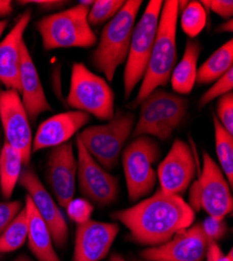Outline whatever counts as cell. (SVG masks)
<instances>
[{
  "label": "cell",
  "instance_id": "cell-43",
  "mask_svg": "<svg viewBox=\"0 0 233 261\" xmlns=\"http://www.w3.org/2000/svg\"><path fill=\"white\" fill-rule=\"evenodd\" d=\"M137 261H143V260H137Z\"/></svg>",
  "mask_w": 233,
  "mask_h": 261
},
{
  "label": "cell",
  "instance_id": "cell-33",
  "mask_svg": "<svg viewBox=\"0 0 233 261\" xmlns=\"http://www.w3.org/2000/svg\"><path fill=\"white\" fill-rule=\"evenodd\" d=\"M23 204L20 201L0 202V236L9 227L16 215L23 208Z\"/></svg>",
  "mask_w": 233,
  "mask_h": 261
},
{
  "label": "cell",
  "instance_id": "cell-32",
  "mask_svg": "<svg viewBox=\"0 0 233 261\" xmlns=\"http://www.w3.org/2000/svg\"><path fill=\"white\" fill-rule=\"evenodd\" d=\"M202 228L209 241L219 243L228 232V225L224 219H216V217L208 216L202 223Z\"/></svg>",
  "mask_w": 233,
  "mask_h": 261
},
{
  "label": "cell",
  "instance_id": "cell-40",
  "mask_svg": "<svg viewBox=\"0 0 233 261\" xmlns=\"http://www.w3.org/2000/svg\"><path fill=\"white\" fill-rule=\"evenodd\" d=\"M8 27V21L7 20H0V38H2L4 32L6 31Z\"/></svg>",
  "mask_w": 233,
  "mask_h": 261
},
{
  "label": "cell",
  "instance_id": "cell-34",
  "mask_svg": "<svg viewBox=\"0 0 233 261\" xmlns=\"http://www.w3.org/2000/svg\"><path fill=\"white\" fill-rule=\"evenodd\" d=\"M202 6L221 16L224 19H231L233 15V2L231 0H213V2H202Z\"/></svg>",
  "mask_w": 233,
  "mask_h": 261
},
{
  "label": "cell",
  "instance_id": "cell-6",
  "mask_svg": "<svg viewBox=\"0 0 233 261\" xmlns=\"http://www.w3.org/2000/svg\"><path fill=\"white\" fill-rule=\"evenodd\" d=\"M136 123L131 112L118 111L105 124L85 127L77 135L85 149L106 170L113 169Z\"/></svg>",
  "mask_w": 233,
  "mask_h": 261
},
{
  "label": "cell",
  "instance_id": "cell-26",
  "mask_svg": "<svg viewBox=\"0 0 233 261\" xmlns=\"http://www.w3.org/2000/svg\"><path fill=\"white\" fill-rule=\"evenodd\" d=\"M215 126L216 153L225 178L231 189L233 187V135L229 134L220 123L216 115H213Z\"/></svg>",
  "mask_w": 233,
  "mask_h": 261
},
{
  "label": "cell",
  "instance_id": "cell-10",
  "mask_svg": "<svg viewBox=\"0 0 233 261\" xmlns=\"http://www.w3.org/2000/svg\"><path fill=\"white\" fill-rule=\"evenodd\" d=\"M75 143L77 150L76 180L81 193L85 199L97 206L112 205L119 194L118 179L89 155L77 136Z\"/></svg>",
  "mask_w": 233,
  "mask_h": 261
},
{
  "label": "cell",
  "instance_id": "cell-21",
  "mask_svg": "<svg viewBox=\"0 0 233 261\" xmlns=\"http://www.w3.org/2000/svg\"><path fill=\"white\" fill-rule=\"evenodd\" d=\"M24 205L29 215V249L38 261H62L55 250L50 232L29 194L25 195Z\"/></svg>",
  "mask_w": 233,
  "mask_h": 261
},
{
  "label": "cell",
  "instance_id": "cell-24",
  "mask_svg": "<svg viewBox=\"0 0 233 261\" xmlns=\"http://www.w3.org/2000/svg\"><path fill=\"white\" fill-rule=\"evenodd\" d=\"M233 65V40L230 39L211 55L198 68L196 83H214L223 76Z\"/></svg>",
  "mask_w": 233,
  "mask_h": 261
},
{
  "label": "cell",
  "instance_id": "cell-30",
  "mask_svg": "<svg viewBox=\"0 0 233 261\" xmlns=\"http://www.w3.org/2000/svg\"><path fill=\"white\" fill-rule=\"evenodd\" d=\"M94 211L93 205L86 199H73L67 206L66 212L69 220L76 225H81L91 220Z\"/></svg>",
  "mask_w": 233,
  "mask_h": 261
},
{
  "label": "cell",
  "instance_id": "cell-4",
  "mask_svg": "<svg viewBox=\"0 0 233 261\" xmlns=\"http://www.w3.org/2000/svg\"><path fill=\"white\" fill-rule=\"evenodd\" d=\"M90 8L79 4L40 19L36 29L44 49L90 48L96 45L97 37L88 22Z\"/></svg>",
  "mask_w": 233,
  "mask_h": 261
},
{
  "label": "cell",
  "instance_id": "cell-22",
  "mask_svg": "<svg viewBox=\"0 0 233 261\" xmlns=\"http://www.w3.org/2000/svg\"><path fill=\"white\" fill-rule=\"evenodd\" d=\"M201 50L202 46L198 41L187 40L183 57L176 64L169 79L176 94L187 95L193 91L197 81L198 61Z\"/></svg>",
  "mask_w": 233,
  "mask_h": 261
},
{
  "label": "cell",
  "instance_id": "cell-41",
  "mask_svg": "<svg viewBox=\"0 0 233 261\" xmlns=\"http://www.w3.org/2000/svg\"><path fill=\"white\" fill-rule=\"evenodd\" d=\"M14 261H33L29 256L24 255V254H21L18 257H16V259Z\"/></svg>",
  "mask_w": 233,
  "mask_h": 261
},
{
  "label": "cell",
  "instance_id": "cell-15",
  "mask_svg": "<svg viewBox=\"0 0 233 261\" xmlns=\"http://www.w3.org/2000/svg\"><path fill=\"white\" fill-rule=\"evenodd\" d=\"M200 203L208 216L226 219L233 210L231 187L217 162L209 154L203 155V168L198 179Z\"/></svg>",
  "mask_w": 233,
  "mask_h": 261
},
{
  "label": "cell",
  "instance_id": "cell-16",
  "mask_svg": "<svg viewBox=\"0 0 233 261\" xmlns=\"http://www.w3.org/2000/svg\"><path fill=\"white\" fill-rule=\"evenodd\" d=\"M76 173L77 159L72 142L68 141L53 147L47 160L46 176L54 197L61 207L66 208L74 199Z\"/></svg>",
  "mask_w": 233,
  "mask_h": 261
},
{
  "label": "cell",
  "instance_id": "cell-42",
  "mask_svg": "<svg viewBox=\"0 0 233 261\" xmlns=\"http://www.w3.org/2000/svg\"><path fill=\"white\" fill-rule=\"evenodd\" d=\"M2 259H3V255H2V254H0V261H2Z\"/></svg>",
  "mask_w": 233,
  "mask_h": 261
},
{
  "label": "cell",
  "instance_id": "cell-13",
  "mask_svg": "<svg viewBox=\"0 0 233 261\" xmlns=\"http://www.w3.org/2000/svg\"><path fill=\"white\" fill-rule=\"evenodd\" d=\"M18 184L27 190L33 200L39 215L50 232L54 245L60 249L64 248L69 237L66 219L53 195L40 181L37 172L33 168L25 166L21 171Z\"/></svg>",
  "mask_w": 233,
  "mask_h": 261
},
{
  "label": "cell",
  "instance_id": "cell-20",
  "mask_svg": "<svg viewBox=\"0 0 233 261\" xmlns=\"http://www.w3.org/2000/svg\"><path fill=\"white\" fill-rule=\"evenodd\" d=\"M20 96L32 121H36L42 113L53 111L24 41L20 47Z\"/></svg>",
  "mask_w": 233,
  "mask_h": 261
},
{
  "label": "cell",
  "instance_id": "cell-3",
  "mask_svg": "<svg viewBox=\"0 0 233 261\" xmlns=\"http://www.w3.org/2000/svg\"><path fill=\"white\" fill-rule=\"evenodd\" d=\"M141 0H129L107 22L101 31L98 44L92 54L93 66L109 82H112L117 68L128 57L132 34Z\"/></svg>",
  "mask_w": 233,
  "mask_h": 261
},
{
  "label": "cell",
  "instance_id": "cell-5",
  "mask_svg": "<svg viewBox=\"0 0 233 261\" xmlns=\"http://www.w3.org/2000/svg\"><path fill=\"white\" fill-rule=\"evenodd\" d=\"M139 108L133 137L150 136L167 140L182 123L188 100L184 96L158 88L141 101Z\"/></svg>",
  "mask_w": 233,
  "mask_h": 261
},
{
  "label": "cell",
  "instance_id": "cell-35",
  "mask_svg": "<svg viewBox=\"0 0 233 261\" xmlns=\"http://www.w3.org/2000/svg\"><path fill=\"white\" fill-rule=\"evenodd\" d=\"M206 261H233V250L230 249L228 254H225L219 243L209 241L205 255Z\"/></svg>",
  "mask_w": 233,
  "mask_h": 261
},
{
  "label": "cell",
  "instance_id": "cell-2",
  "mask_svg": "<svg viewBox=\"0 0 233 261\" xmlns=\"http://www.w3.org/2000/svg\"><path fill=\"white\" fill-rule=\"evenodd\" d=\"M179 14L178 2H163L151 57L137 96L129 105V108L139 107L145 97L160 87H165L169 82L178 58L177 22Z\"/></svg>",
  "mask_w": 233,
  "mask_h": 261
},
{
  "label": "cell",
  "instance_id": "cell-27",
  "mask_svg": "<svg viewBox=\"0 0 233 261\" xmlns=\"http://www.w3.org/2000/svg\"><path fill=\"white\" fill-rule=\"evenodd\" d=\"M206 9L199 2H188L181 11V29L189 37L195 38L205 29L207 23Z\"/></svg>",
  "mask_w": 233,
  "mask_h": 261
},
{
  "label": "cell",
  "instance_id": "cell-31",
  "mask_svg": "<svg viewBox=\"0 0 233 261\" xmlns=\"http://www.w3.org/2000/svg\"><path fill=\"white\" fill-rule=\"evenodd\" d=\"M227 132L233 135V94L229 92L219 98L217 102V116Z\"/></svg>",
  "mask_w": 233,
  "mask_h": 261
},
{
  "label": "cell",
  "instance_id": "cell-44",
  "mask_svg": "<svg viewBox=\"0 0 233 261\" xmlns=\"http://www.w3.org/2000/svg\"><path fill=\"white\" fill-rule=\"evenodd\" d=\"M0 149H2V148H0Z\"/></svg>",
  "mask_w": 233,
  "mask_h": 261
},
{
  "label": "cell",
  "instance_id": "cell-37",
  "mask_svg": "<svg viewBox=\"0 0 233 261\" xmlns=\"http://www.w3.org/2000/svg\"><path fill=\"white\" fill-rule=\"evenodd\" d=\"M13 12V3L10 0H0V17L10 15Z\"/></svg>",
  "mask_w": 233,
  "mask_h": 261
},
{
  "label": "cell",
  "instance_id": "cell-8",
  "mask_svg": "<svg viewBox=\"0 0 233 261\" xmlns=\"http://www.w3.org/2000/svg\"><path fill=\"white\" fill-rule=\"evenodd\" d=\"M160 156L158 142L150 136L136 137L121 153L123 173L132 203L149 195L157 182L154 164Z\"/></svg>",
  "mask_w": 233,
  "mask_h": 261
},
{
  "label": "cell",
  "instance_id": "cell-1",
  "mask_svg": "<svg viewBox=\"0 0 233 261\" xmlns=\"http://www.w3.org/2000/svg\"><path fill=\"white\" fill-rule=\"evenodd\" d=\"M110 217L129 230V239L147 248L167 243L181 230L192 226L196 212L181 195L166 194L158 189L152 197L121 210Z\"/></svg>",
  "mask_w": 233,
  "mask_h": 261
},
{
  "label": "cell",
  "instance_id": "cell-17",
  "mask_svg": "<svg viewBox=\"0 0 233 261\" xmlns=\"http://www.w3.org/2000/svg\"><path fill=\"white\" fill-rule=\"evenodd\" d=\"M116 223L89 220L76 225L72 261H100L107 256L119 233Z\"/></svg>",
  "mask_w": 233,
  "mask_h": 261
},
{
  "label": "cell",
  "instance_id": "cell-11",
  "mask_svg": "<svg viewBox=\"0 0 233 261\" xmlns=\"http://www.w3.org/2000/svg\"><path fill=\"white\" fill-rule=\"evenodd\" d=\"M0 119L6 141L21 155L23 165L29 166L33 154V135L19 92L0 89Z\"/></svg>",
  "mask_w": 233,
  "mask_h": 261
},
{
  "label": "cell",
  "instance_id": "cell-14",
  "mask_svg": "<svg viewBox=\"0 0 233 261\" xmlns=\"http://www.w3.org/2000/svg\"><path fill=\"white\" fill-rule=\"evenodd\" d=\"M208 245L202 224H193L181 230L169 241L158 247L140 252L143 261H204Z\"/></svg>",
  "mask_w": 233,
  "mask_h": 261
},
{
  "label": "cell",
  "instance_id": "cell-23",
  "mask_svg": "<svg viewBox=\"0 0 233 261\" xmlns=\"http://www.w3.org/2000/svg\"><path fill=\"white\" fill-rule=\"evenodd\" d=\"M22 158L18 151L5 141L0 149V192L10 200L22 171Z\"/></svg>",
  "mask_w": 233,
  "mask_h": 261
},
{
  "label": "cell",
  "instance_id": "cell-39",
  "mask_svg": "<svg viewBox=\"0 0 233 261\" xmlns=\"http://www.w3.org/2000/svg\"><path fill=\"white\" fill-rule=\"evenodd\" d=\"M109 261H129V260H126L125 258H123V257H122L121 255H119V254L114 253V254H112V255L110 256Z\"/></svg>",
  "mask_w": 233,
  "mask_h": 261
},
{
  "label": "cell",
  "instance_id": "cell-29",
  "mask_svg": "<svg viewBox=\"0 0 233 261\" xmlns=\"http://www.w3.org/2000/svg\"><path fill=\"white\" fill-rule=\"evenodd\" d=\"M233 89V68L229 69L223 76L215 82L213 87L201 96L199 99V108H203L208 105L211 100L220 98L221 96L232 92Z\"/></svg>",
  "mask_w": 233,
  "mask_h": 261
},
{
  "label": "cell",
  "instance_id": "cell-25",
  "mask_svg": "<svg viewBox=\"0 0 233 261\" xmlns=\"http://www.w3.org/2000/svg\"><path fill=\"white\" fill-rule=\"evenodd\" d=\"M29 235V215L25 205L0 236V254L17 251L22 247Z\"/></svg>",
  "mask_w": 233,
  "mask_h": 261
},
{
  "label": "cell",
  "instance_id": "cell-18",
  "mask_svg": "<svg viewBox=\"0 0 233 261\" xmlns=\"http://www.w3.org/2000/svg\"><path fill=\"white\" fill-rule=\"evenodd\" d=\"M90 121V115L82 111L56 114L39 125L33 140V153L53 148L68 142L79 130Z\"/></svg>",
  "mask_w": 233,
  "mask_h": 261
},
{
  "label": "cell",
  "instance_id": "cell-38",
  "mask_svg": "<svg viewBox=\"0 0 233 261\" xmlns=\"http://www.w3.org/2000/svg\"><path fill=\"white\" fill-rule=\"evenodd\" d=\"M233 30H232V19H228L227 21H225V22L220 25L217 30V32L219 33H226V32H229L231 33Z\"/></svg>",
  "mask_w": 233,
  "mask_h": 261
},
{
  "label": "cell",
  "instance_id": "cell-9",
  "mask_svg": "<svg viewBox=\"0 0 233 261\" xmlns=\"http://www.w3.org/2000/svg\"><path fill=\"white\" fill-rule=\"evenodd\" d=\"M162 0H151L134 28L123 71L124 97L129 98L135 87L143 79L155 42Z\"/></svg>",
  "mask_w": 233,
  "mask_h": 261
},
{
  "label": "cell",
  "instance_id": "cell-12",
  "mask_svg": "<svg viewBox=\"0 0 233 261\" xmlns=\"http://www.w3.org/2000/svg\"><path fill=\"white\" fill-rule=\"evenodd\" d=\"M189 144L176 139L157 168L160 190L166 194L181 195L193 183L199 167Z\"/></svg>",
  "mask_w": 233,
  "mask_h": 261
},
{
  "label": "cell",
  "instance_id": "cell-19",
  "mask_svg": "<svg viewBox=\"0 0 233 261\" xmlns=\"http://www.w3.org/2000/svg\"><path fill=\"white\" fill-rule=\"evenodd\" d=\"M32 11L21 15L11 32L0 42V84L20 93V47L31 22Z\"/></svg>",
  "mask_w": 233,
  "mask_h": 261
},
{
  "label": "cell",
  "instance_id": "cell-7",
  "mask_svg": "<svg viewBox=\"0 0 233 261\" xmlns=\"http://www.w3.org/2000/svg\"><path fill=\"white\" fill-rule=\"evenodd\" d=\"M67 103L74 110L86 112L102 121H110L115 115L111 87L83 63L72 65Z\"/></svg>",
  "mask_w": 233,
  "mask_h": 261
},
{
  "label": "cell",
  "instance_id": "cell-36",
  "mask_svg": "<svg viewBox=\"0 0 233 261\" xmlns=\"http://www.w3.org/2000/svg\"><path fill=\"white\" fill-rule=\"evenodd\" d=\"M20 4H35V5H38L43 9H46V10L51 9L53 10V9H56L58 7L63 6L65 4V2H47V0H43V2H38V0H36V2H20Z\"/></svg>",
  "mask_w": 233,
  "mask_h": 261
},
{
  "label": "cell",
  "instance_id": "cell-28",
  "mask_svg": "<svg viewBox=\"0 0 233 261\" xmlns=\"http://www.w3.org/2000/svg\"><path fill=\"white\" fill-rule=\"evenodd\" d=\"M122 0H96L88 13V22L90 25H100L110 21L122 8Z\"/></svg>",
  "mask_w": 233,
  "mask_h": 261
}]
</instances>
